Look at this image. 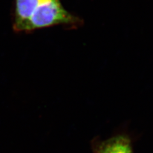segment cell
Listing matches in <instances>:
<instances>
[{
	"label": "cell",
	"instance_id": "obj_1",
	"mask_svg": "<svg viewBox=\"0 0 153 153\" xmlns=\"http://www.w3.org/2000/svg\"><path fill=\"white\" fill-rule=\"evenodd\" d=\"M82 20L64 8L61 0H40L24 28L23 33L56 26L76 27Z\"/></svg>",
	"mask_w": 153,
	"mask_h": 153
},
{
	"label": "cell",
	"instance_id": "obj_2",
	"mask_svg": "<svg viewBox=\"0 0 153 153\" xmlns=\"http://www.w3.org/2000/svg\"><path fill=\"white\" fill-rule=\"evenodd\" d=\"M94 153H133L130 137L118 134L105 140L95 139L92 142Z\"/></svg>",
	"mask_w": 153,
	"mask_h": 153
},
{
	"label": "cell",
	"instance_id": "obj_3",
	"mask_svg": "<svg viewBox=\"0 0 153 153\" xmlns=\"http://www.w3.org/2000/svg\"><path fill=\"white\" fill-rule=\"evenodd\" d=\"M40 0H14L12 27L16 33H23L27 22Z\"/></svg>",
	"mask_w": 153,
	"mask_h": 153
}]
</instances>
